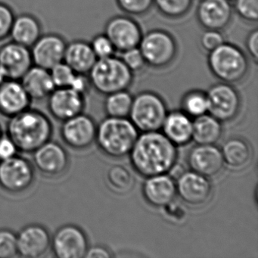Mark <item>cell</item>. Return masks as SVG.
Returning <instances> with one entry per match:
<instances>
[{
    "label": "cell",
    "instance_id": "obj_1",
    "mask_svg": "<svg viewBox=\"0 0 258 258\" xmlns=\"http://www.w3.org/2000/svg\"><path fill=\"white\" fill-rule=\"evenodd\" d=\"M176 147L160 131L143 132L129 154L133 168L145 178L168 173L177 161Z\"/></svg>",
    "mask_w": 258,
    "mask_h": 258
},
{
    "label": "cell",
    "instance_id": "obj_2",
    "mask_svg": "<svg viewBox=\"0 0 258 258\" xmlns=\"http://www.w3.org/2000/svg\"><path fill=\"white\" fill-rule=\"evenodd\" d=\"M53 126L42 111L28 109L9 118L7 135L17 146L19 152L32 154L51 140Z\"/></svg>",
    "mask_w": 258,
    "mask_h": 258
},
{
    "label": "cell",
    "instance_id": "obj_3",
    "mask_svg": "<svg viewBox=\"0 0 258 258\" xmlns=\"http://www.w3.org/2000/svg\"><path fill=\"white\" fill-rule=\"evenodd\" d=\"M139 137V131L130 119L108 117L96 131L99 149L110 158H120L129 155Z\"/></svg>",
    "mask_w": 258,
    "mask_h": 258
},
{
    "label": "cell",
    "instance_id": "obj_4",
    "mask_svg": "<svg viewBox=\"0 0 258 258\" xmlns=\"http://www.w3.org/2000/svg\"><path fill=\"white\" fill-rule=\"evenodd\" d=\"M87 77L90 87L105 96L127 90L134 81V73L114 55L97 59Z\"/></svg>",
    "mask_w": 258,
    "mask_h": 258
},
{
    "label": "cell",
    "instance_id": "obj_5",
    "mask_svg": "<svg viewBox=\"0 0 258 258\" xmlns=\"http://www.w3.org/2000/svg\"><path fill=\"white\" fill-rule=\"evenodd\" d=\"M208 66L214 78L230 84L244 80L249 69L245 53L235 45L226 42L208 52Z\"/></svg>",
    "mask_w": 258,
    "mask_h": 258
},
{
    "label": "cell",
    "instance_id": "obj_6",
    "mask_svg": "<svg viewBox=\"0 0 258 258\" xmlns=\"http://www.w3.org/2000/svg\"><path fill=\"white\" fill-rule=\"evenodd\" d=\"M167 105L164 99L153 92L145 91L133 99L130 120L139 131H159L167 117Z\"/></svg>",
    "mask_w": 258,
    "mask_h": 258
},
{
    "label": "cell",
    "instance_id": "obj_7",
    "mask_svg": "<svg viewBox=\"0 0 258 258\" xmlns=\"http://www.w3.org/2000/svg\"><path fill=\"white\" fill-rule=\"evenodd\" d=\"M138 47L146 66L153 69L167 67L177 55V44L174 37L164 30H152L143 34Z\"/></svg>",
    "mask_w": 258,
    "mask_h": 258
},
{
    "label": "cell",
    "instance_id": "obj_8",
    "mask_svg": "<svg viewBox=\"0 0 258 258\" xmlns=\"http://www.w3.org/2000/svg\"><path fill=\"white\" fill-rule=\"evenodd\" d=\"M35 179L32 163L19 155L0 161V187L11 194L28 190Z\"/></svg>",
    "mask_w": 258,
    "mask_h": 258
},
{
    "label": "cell",
    "instance_id": "obj_9",
    "mask_svg": "<svg viewBox=\"0 0 258 258\" xmlns=\"http://www.w3.org/2000/svg\"><path fill=\"white\" fill-rule=\"evenodd\" d=\"M206 95L208 113L220 122L229 121L238 115L241 109V96L232 84L223 82L214 84Z\"/></svg>",
    "mask_w": 258,
    "mask_h": 258
},
{
    "label": "cell",
    "instance_id": "obj_10",
    "mask_svg": "<svg viewBox=\"0 0 258 258\" xmlns=\"http://www.w3.org/2000/svg\"><path fill=\"white\" fill-rule=\"evenodd\" d=\"M89 246L87 235L76 225L61 226L51 238L50 249L58 258L85 257Z\"/></svg>",
    "mask_w": 258,
    "mask_h": 258
},
{
    "label": "cell",
    "instance_id": "obj_11",
    "mask_svg": "<svg viewBox=\"0 0 258 258\" xmlns=\"http://www.w3.org/2000/svg\"><path fill=\"white\" fill-rule=\"evenodd\" d=\"M97 125L87 114H78L62 121L60 135L64 144L75 150H84L96 142Z\"/></svg>",
    "mask_w": 258,
    "mask_h": 258
},
{
    "label": "cell",
    "instance_id": "obj_12",
    "mask_svg": "<svg viewBox=\"0 0 258 258\" xmlns=\"http://www.w3.org/2000/svg\"><path fill=\"white\" fill-rule=\"evenodd\" d=\"M105 34L119 52L138 47L143 37L141 27L132 18L117 16L111 18L105 27Z\"/></svg>",
    "mask_w": 258,
    "mask_h": 258
},
{
    "label": "cell",
    "instance_id": "obj_13",
    "mask_svg": "<svg viewBox=\"0 0 258 258\" xmlns=\"http://www.w3.org/2000/svg\"><path fill=\"white\" fill-rule=\"evenodd\" d=\"M176 193L188 206L201 207L208 203L212 196L209 178L192 171H184L176 179Z\"/></svg>",
    "mask_w": 258,
    "mask_h": 258
},
{
    "label": "cell",
    "instance_id": "obj_14",
    "mask_svg": "<svg viewBox=\"0 0 258 258\" xmlns=\"http://www.w3.org/2000/svg\"><path fill=\"white\" fill-rule=\"evenodd\" d=\"M32 154L34 166L45 176H59L69 168V154L56 142L49 140Z\"/></svg>",
    "mask_w": 258,
    "mask_h": 258
},
{
    "label": "cell",
    "instance_id": "obj_15",
    "mask_svg": "<svg viewBox=\"0 0 258 258\" xmlns=\"http://www.w3.org/2000/svg\"><path fill=\"white\" fill-rule=\"evenodd\" d=\"M85 104V95L70 87L55 88L47 98L49 113L60 121L84 112Z\"/></svg>",
    "mask_w": 258,
    "mask_h": 258
},
{
    "label": "cell",
    "instance_id": "obj_16",
    "mask_svg": "<svg viewBox=\"0 0 258 258\" xmlns=\"http://www.w3.org/2000/svg\"><path fill=\"white\" fill-rule=\"evenodd\" d=\"M67 42L60 34L55 33L42 34L31 49L34 66L50 70L64 60Z\"/></svg>",
    "mask_w": 258,
    "mask_h": 258
},
{
    "label": "cell",
    "instance_id": "obj_17",
    "mask_svg": "<svg viewBox=\"0 0 258 258\" xmlns=\"http://www.w3.org/2000/svg\"><path fill=\"white\" fill-rule=\"evenodd\" d=\"M49 230L40 224H29L17 233L18 255L25 258H40L51 247Z\"/></svg>",
    "mask_w": 258,
    "mask_h": 258
},
{
    "label": "cell",
    "instance_id": "obj_18",
    "mask_svg": "<svg viewBox=\"0 0 258 258\" xmlns=\"http://www.w3.org/2000/svg\"><path fill=\"white\" fill-rule=\"evenodd\" d=\"M0 66L8 79L20 80L34 66L31 49L16 42H9L0 47Z\"/></svg>",
    "mask_w": 258,
    "mask_h": 258
},
{
    "label": "cell",
    "instance_id": "obj_19",
    "mask_svg": "<svg viewBox=\"0 0 258 258\" xmlns=\"http://www.w3.org/2000/svg\"><path fill=\"white\" fill-rule=\"evenodd\" d=\"M232 13L233 9L228 0H201L196 17L204 29L220 31L230 24Z\"/></svg>",
    "mask_w": 258,
    "mask_h": 258
},
{
    "label": "cell",
    "instance_id": "obj_20",
    "mask_svg": "<svg viewBox=\"0 0 258 258\" xmlns=\"http://www.w3.org/2000/svg\"><path fill=\"white\" fill-rule=\"evenodd\" d=\"M188 164L196 173L214 177L223 170L224 162L221 150L215 145H197L188 152Z\"/></svg>",
    "mask_w": 258,
    "mask_h": 258
},
{
    "label": "cell",
    "instance_id": "obj_21",
    "mask_svg": "<svg viewBox=\"0 0 258 258\" xmlns=\"http://www.w3.org/2000/svg\"><path fill=\"white\" fill-rule=\"evenodd\" d=\"M176 180L168 173L146 178L143 185V196L149 205L163 208L175 200Z\"/></svg>",
    "mask_w": 258,
    "mask_h": 258
},
{
    "label": "cell",
    "instance_id": "obj_22",
    "mask_svg": "<svg viewBox=\"0 0 258 258\" xmlns=\"http://www.w3.org/2000/svg\"><path fill=\"white\" fill-rule=\"evenodd\" d=\"M31 98L19 80L7 79L0 85V114L12 117L28 109Z\"/></svg>",
    "mask_w": 258,
    "mask_h": 258
},
{
    "label": "cell",
    "instance_id": "obj_23",
    "mask_svg": "<svg viewBox=\"0 0 258 258\" xmlns=\"http://www.w3.org/2000/svg\"><path fill=\"white\" fill-rule=\"evenodd\" d=\"M19 81L32 101L47 99L55 89L49 70L34 64Z\"/></svg>",
    "mask_w": 258,
    "mask_h": 258
},
{
    "label": "cell",
    "instance_id": "obj_24",
    "mask_svg": "<svg viewBox=\"0 0 258 258\" xmlns=\"http://www.w3.org/2000/svg\"><path fill=\"white\" fill-rule=\"evenodd\" d=\"M161 131L175 146H182L192 140V119L181 111L168 113Z\"/></svg>",
    "mask_w": 258,
    "mask_h": 258
},
{
    "label": "cell",
    "instance_id": "obj_25",
    "mask_svg": "<svg viewBox=\"0 0 258 258\" xmlns=\"http://www.w3.org/2000/svg\"><path fill=\"white\" fill-rule=\"evenodd\" d=\"M220 150L224 165L232 170L246 168L253 158V149L250 143L241 137L226 140Z\"/></svg>",
    "mask_w": 258,
    "mask_h": 258
},
{
    "label": "cell",
    "instance_id": "obj_26",
    "mask_svg": "<svg viewBox=\"0 0 258 258\" xmlns=\"http://www.w3.org/2000/svg\"><path fill=\"white\" fill-rule=\"evenodd\" d=\"M42 34L40 20L34 15L22 13L15 17L10 37L12 41L31 48Z\"/></svg>",
    "mask_w": 258,
    "mask_h": 258
},
{
    "label": "cell",
    "instance_id": "obj_27",
    "mask_svg": "<svg viewBox=\"0 0 258 258\" xmlns=\"http://www.w3.org/2000/svg\"><path fill=\"white\" fill-rule=\"evenodd\" d=\"M63 61L76 73L87 75L97 61V58L90 43L76 40L67 43Z\"/></svg>",
    "mask_w": 258,
    "mask_h": 258
},
{
    "label": "cell",
    "instance_id": "obj_28",
    "mask_svg": "<svg viewBox=\"0 0 258 258\" xmlns=\"http://www.w3.org/2000/svg\"><path fill=\"white\" fill-rule=\"evenodd\" d=\"M221 122L210 114L192 120V140L197 145H215L221 138Z\"/></svg>",
    "mask_w": 258,
    "mask_h": 258
},
{
    "label": "cell",
    "instance_id": "obj_29",
    "mask_svg": "<svg viewBox=\"0 0 258 258\" xmlns=\"http://www.w3.org/2000/svg\"><path fill=\"white\" fill-rule=\"evenodd\" d=\"M133 97L127 90L116 92L107 95L104 102V109L108 117L127 118L131 112Z\"/></svg>",
    "mask_w": 258,
    "mask_h": 258
},
{
    "label": "cell",
    "instance_id": "obj_30",
    "mask_svg": "<svg viewBox=\"0 0 258 258\" xmlns=\"http://www.w3.org/2000/svg\"><path fill=\"white\" fill-rule=\"evenodd\" d=\"M182 111L191 118L208 113V102L206 93L192 90L188 92L182 98Z\"/></svg>",
    "mask_w": 258,
    "mask_h": 258
},
{
    "label": "cell",
    "instance_id": "obj_31",
    "mask_svg": "<svg viewBox=\"0 0 258 258\" xmlns=\"http://www.w3.org/2000/svg\"><path fill=\"white\" fill-rule=\"evenodd\" d=\"M193 0H154V5L164 17L178 19L185 16L192 7Z\"/></svg>",
    "mask_w": 258,
    "mask_h": 258
},
{
    "label": "cell",
    "instance_id": "obj_32",
    "mask_svg": "<svg viewBox=\"0 0 258 258\" xmlns=\"http://www.w3.org/2000/svg\"><path fill=\"white\" fill-rule=\"evenodd\" d=\"M107 181L111 189L119 193L129 191L134 183V178L127 168L121 165L110 167L107 173Z\"/></svg>",
    "mask_w": 258,
    "mask_h": 258
},
{
    "label": "cell",
    "instance_id": "obj_33",
    "mask_svg": "<svg viewBox=\"0 0 258 258\" xmlns=\"http://www.w3.org/2000/svg\"><path fill=\"white\" fill-rule=\"evenodd\" d=\"M49 72L55 88L72 87L78 74L64 61L52 67Z\"/></svg>",
    "mask_w": 258,
    "mask_h": 258
},
{
    "label": "cell",
    "instance_id": "obj_34",
    "mask_svg": "<svg viewBox=\"0 0 258 258\" xmlns=\"http://www.w3.org/2000/svg\"><path fill=\"white\" fill-rule=\"evenodd\" d=\"M122 12L131 16H143L150 11L154 0H116Z\"/></svg>",
    "mask_w": 258,
    "mask_h": 258
},
{
    "label": "cell",
    "instance_id": "obj_35",
    "mask_svg": "<svg viewBox=\"0 0 258 258\" xmlns=\"http://www.w3.org/2000/svg\"><path fill=\"white\" fill-rule=\"evenodd\" d=\"M17 255V234L11 229H0V258H13Z\"/></svg>",
    "mask_w": 258,
    "mask_h": 258
},
{
    "label": "cell",
    "instance_id": "obj_36",
    "mask_svg": "<svg viewBox=\"0 0 258 258\" xmlns=\"http://www.w3.org/2000/svg\"><path fill=\"white\" fill-rule=\"evenodd\" d=\"M234 10L244 22L256 23L258 20V0H235Z\"/></svg>",
    "mask_w": 258,
    "mask_h": 258
},
{
    "label": "cell",
    "instance_id": "obj_37",
    "mask_svg": "<svg viewBox=\"0 0 258 258\" xmlns=\"http://www.w3.org/2000/svg\"><path fill=\"white\" fill-rule=\"evenodd\" d=\"M90 43L97 59L108 58L115 53L112 43L105 34L95 36Z\"/></svg>",
    "mask_w": 258,
    "mask_h": 258
},
{
    "label": "cell",
    "instance_id": "obj_38",
    "mask_svg": "<svg viewBox=\"0 0 258 258\" xmlns=\"http://www.w3.org/2000/svg\"><path fill=\"white\" fill-rule=\"evenodd\" d=\"M15 17L13 9L5 3L0 2V42L10 38Z\"/></svg>",
    "mask_w": 258,
    "mask_h": 258
},
{
    "label": "cell",
    "instance_id": "obj_39",
    "mask_svg": "<svg viewBox=\"0 0 258 258\" xmlns=\"http://www.w3.org/2000/svg\"><path fill=\"white\" fill-rule=\"evenodd\" d=\"M120 58L134 74L140 72L146 66L143 54L139 47L133 48L121 52Z\"/></svg>",
    "mask_w": 258,
    "mask_h": 258
},
{
    "label": "cell",
    "instance_id": "obj_40",
    "mask_svg": "<svg viewBox=\"0 0 258 258\" xmlns=\"http://www.w3.org/2000/svg\"><path fill=\"white\" fill-rule=\"evenodd\" d=\"M224 42L223 34L215 30H205L200 38L201 46L208 52L214 50Z\"/></svg>",
    "mask_w": 258,
    "mask_h": 258
},
{
    "label": "cell",
    "instance_id": "obj_41",
    "mask_svg": "<svg viewBox=\"0 0 258 258\" xmlns=\"http://www.w3.org/2000/svg\"><path fill=\"white\" fill-rule=\"evenodd\" d=\"M17 146L7 135L0 137V161L10 159L18 155Z\"/></svg>",
    "mask_w": 258,
    "mask_h": 258
},
{
    "label": "cell",
    "instance_id": "obj_42",
    "mask_svg": "<svg viewBox=\"0 0 258 258\" xmlns=\"http://www.w3.org/2000/svg\"><path fill=\"white\" fill-rule=\"evenodd\" d=\"M162 208L164 209V215L169 220H173V221H179L185 217V210L175 200L166 206L163 207Z\"/></svg>",
    "mask_w": 258,
    "mask_h": 258
},
{
    "label": "cell",
    "instance_id": "obj_43",
    "mask_svg": "<svg viewBox=\"0 0 258 258\" xmlns=\"http://www.w3.org/2000/svg\"><path fill=\"white\" fill-rule=\"evenodd\" d=\"M245 48L247 55L255 62L258 60V31L257 29L250 31L245 40Z\"/></svg>",
    "mask_w": 258,
    "mask_h": 258
},
{
    "label": "cell",
    "instance_id": "obj_44",
    "mask_svg": "<svg viewBox=\"0 0 258 258\" xmlns=\"http://www.w3.org/2000/svg\"><path fill=\"white\" fill-rule=\"evenodd\" d=\"M111 256H112L111 251L107 247L101 245L89 246L85 255V257L87 258H109Z\"/></svg>",
    "mask_w": 258,
    "mask_h": 258
},
{
    "label": "cell",
    "instance_id": "obj_45",
    "mask_svg": "<svg viewBox=\"0 0 258 258\" xmlns=\"http://www.w3.org/2000/svg\"><path fill=\"white\" fill-rule=\"evenodd\" d=\"M7 79H8V78H7V74H6L3 68L0 66V85H1L4 81H7Z\"/></svg>",
    "mask_w": 258,
    "mask_h": 258
},
{
    "label": "cell",
    "instance_id": "obj_46",
    "mask_svg": "<svg viewBox=\"0 0 258 258\" xmlns=\"http://www.w3.org/2000/svg\"><path fill=\"white\" fill-rule=\"evenodd\" d=\"M3 135H4V134H3L2 128L0 126V137H2Z\"/></svg>",
    "mask_w": 258,
    "mask_h": 258
},
{
    "label": "cell",
    "instance_id": "obj_47",
    "mask_svg": "<svg viewBox=\"0 0 258 258\" xmlns=\"http://www.w3.org/2000/svg\"><path fill=\"white\" fill-rule=\"evenodd\" d=\"M228 1H229V3H231V4H232V3L235 2V0H228Z\"/></svg>",
    "mask_w": 258,
    "mask_h": 258
}]
</instances>
